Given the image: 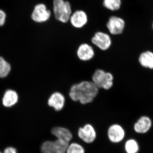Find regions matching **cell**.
<instances>
[{"label":"cell","mask_w":153,"mask_h":153,"mask_svg":"<svg viewBox=\"0 0 153 153\" xmlns=\"http://www.w3.org/2000/svg\"><path fill=\"white\" fill-rule=\"evenodd\" d=\"M50 10L43 4H40L35 7L32 15V19L37 23H43L49 20L51 16Z\"/></svg>","instance_id":"obj_7"},{"label":"cell","mask_w":153,"mask_h":153,"mask_svg":"<svg viewBox=\"0 0 153 153\" xmlns=\"http://www.w3.org/2000/svg\"><path fill=\"white\" fill-rule=\"evenodd\" d=\"M138 62L143 68L153 70V52L149 50L142 52L138 57Z\"/></svg>","instance_id":"obj_14"},{"label":"cell","mask_w":153,"mask_h":153,"mask_svg":"<svg viewBox=\"0 0 153 153\" xmlns=\"http://www.w3.org/2000/svg\"><path fill=\"white\" fill-rule=\"evenodd\" d=\"M18 100V94L13 90L7 91L3 98V104L4 106L10 107L17 103Z\"/></svg>","instance_id":"obj_16"},{"label":"cell","mask_w":153,"mask_h":153,"mask_svg":"<svg viewBox=\"0 0 153 153\" xmlns=\"http://www.w3.org/2000/svg\"><path fill=\"white\" fill-rule=\"evenodd\" d=\"M66 99L61 92L56 91L49 97L48 100V105L54 108L56 111L61 110L65 105Z\"/></svg>","instance_id":"obj_10"},{"label":"cell","mask_w":153,"mask_h":153,"mask_svg":"<svg viewBox=\"0 0 153 153\" xmlns=\"http://www.w3.org/2000/svg\"><path fill=\"white\" fill-rule=\"evenodd\" d=\"M108 136L110 140L112 142H120L124 137L125 131L121 126L113 125L108 129Z\"/></svg>","instance_id":"obj_12"},{"label":"cell","mask_w":153,"mask_h":153,"mask_svg":"<svg viewBox=\"0 0 153 153\" xmlns=\"http://www.w3.org/2000/svg\"><path fill=\"white\" fill-rule=\"evenodd\" d=\"M125 150L127 153H137L139 150L138 144L135 140H128L126 143Z\"/></svg>","instance_id":"obj_19"},{"label":"cell","mask_w":153,"mask_h":153,"mask_svg":"<svg viewBox=\"0 0 153 153\" xmlns=\"http://www.w3.org/2000/svg\"><path fill=\"white\" fill-rule=\"evenodd\" d=\"M6 14L4 11L0 10V26H3L5 22Z\"/></svg>","instance_id":"obj_21"},{"label":"cell","mask_w":153,"mask_h":153,"mask_svg":"<svg viewBox=\"0 0 153 153\" xmlns=\"http://www.w3.org/2000/svg\"><path fill=\"white\" fill-rule=\"evenodd\" d=\"M113 74L102 69H97L92 75V81L98 88L109 90L113 85Z\"/></svg>","instance_id":"obj_3"},{"label":"cell","mask_w":153,"mask_h":153,"mask_svg":"<svg viewBox=\"0 0 153 153\" xmlns=\"http://www.w3.org/2000/svg\"><path fill=\"white\" fill-rule=\"evenodd\" d=\"M78 136L85 142L90 143L95 139L96 134L92 126L87 124L83 128H79Z\"/></svg>","instance_id":"obj_11"},{"label":"cell","mask_w":153,"mask_h":153,"mask_svg":"<svg viewBox=\"0 0 153 153\" xmlns=\"http://www.w3.org/2000/svg\"><path fill=\"white\" fill-rule=\"evenodd\" d=\"M11 70L10 65L2 57H0V77H6Z\"/></svg>","instance_id":"obj_18"},{"label":"cell","mask_w":153,"mask_h":153,"mask_svg":"<svg viewBox=\"0 0 153 153\" xmlns=\"http://www.w3.org/2000/svg\"><path fill=\"white\" fill-rule=\"evenodd\" d=\"M53 12L57 21L63 23L69 21L72 14L71 4L64 0L53 1Z\"/></svg>","instance_id":"obj_2"},{"label":"cell","mask_w":153,"mask_h":153,"mask_svg":"<svg viewBox=\"0 0 153 153\" xmlns=\"http://www.w3.org/2000/svg\"><path fill=\"white\" fill-rule=\"evenodd\" d=\"M66 153H85L82 146L76 143H73L68 146Z\"/></svg>","instance_id":"obj_20"},{"label":"cell","mask_w":153,"mask_h":153,"mask_svg":"<svg viewBox=\"0 0 153 153\" xmlns=\"http://www.w3.org/2000/svg\"><path fill=\"white\" fill-rule=\"evenodd\" d=\"M0 153H1V152H0Z\"/></svg>","instance_id":"obj_24"},{"label":"cell","mask_w":153,"mask_h":153,"mask_svg":"<svg viewBox=\"0 0 153 153\" xmlns=\"http://www.w3.org/2000/svg\"><path fill=\"white\" fill-rule=\"evenodd\" d=\"M88 21L87 14L82 10H79L71 14L69 19L70 23L74 27L80 29L86 25Z\"/></svg>","instance_id":"obj_8"},{"label":"cell","mask_w":153,"mask_h":153,"mask_svg":"<svg viewBox=\"0 0 153 153\" xmlns=\"http://www.w3.org/2000/svg\"><path fill=\"white\" fill-rule=\"evenodd\" d=\"M69 143L57 139L55 141H46L42 144L41 150L43 153H66Z\"/></svg>","instance_id":"obj_4"},{"label":"cell","mask_w":153,"mask_h":153,"mask_svg":"<svg viewBox=\"0 0 153 153\" xmlns=\"http://www.w3.org/2000/svg\"><path fill=\"white\" fill-rule=\"evenodd\" d=\"M152 28H153V24H152Z\"/></svg>","instance_id":"obj_23"},{"label":"cell","mask_w":153,"mask_h":153,"mask_svg":"<svg viewBox=\"0 0 153 153\" xmlns=\"http://www.w3.org/2000/svg\"><path fill=\"white\" fill-rule=\"evenodd\" d=\"M76 53L78 58L82 61H89L95 55L93 47L86 43L80 44L77 48Z\"/></svg>","instance_id":"obj_9"},{"label":"cell","mask_w":153,"mask_h":153,"mask_svg":"<svg viewBox=\"0 0 153 153\" xmlns=\"http://www.w3.org/2000/svg\"><path fill=\"white\" fill-rule=\"evenodd\" d=\"M152 125L151 119L146 116H143L134 125V130L137 133H146L149 130Z\"/></svg>","instance_id":"obj_13"},{"label":"cell","mask_w":153,"mask_h":153,"mask_svg":"<svg viewBox=\"0 0 153 153\" xmlns=\"http://www.w3.org/2000/svg\"><path fill=\"white\" fill-rule=\"evenodd\" d=\"M94 45L102 51H106L112 44V41L109 35L102 32H97L91 38Z\"/></svg>","instance_id":"obj_5"},{"label":"cell","mask_w":153,"mask_h":153,"mask_svg":"<svg viewBox=\"0 0 153 153\" xmlns=\"http://www.w3.org/2000/svg\"><path fill=\"white\" fill-rule=\"evenodd\" d=\"M102 4L105 8L115 11L120 9L122 2L121 0H103Z\"/></svg>","instance_id":"obj_17"},{"label":"cell","mask_w":153,"mask_h":153,"mask_svg":"<svg viewBox=\"0 0 153 153\" xmlns=\"http://www.w3.org/2000/svg\"><path fill=\"white\" fill-rule=\"evenodd\" d=\"M4 153H17V151L15 148L8 147L4 151Z\"/></svg>","instance_id":"obj_22"},{"label":"cell","mask_w":153,"mask_h":153,"mask_svg":"<svg viewBox=\"0 0 153 153\" xmlns=\"http://www.w3.org/2000/svg\"><path fill=\"white\" fill-rule=\"evenodd\" d=\"M98 93L99 88L92 81L85 80L72 85L68 95L73 101L85 105L92 102Z\"/></svg>","instance_id":"obj_1"},{"label":"cell","mask_w":153,"mask_h":153,"mask_svg":"<svg viewBox=\"0 0 153 153\" xmlns=\"http://www.w3.org/2000/svg\"><path fill=\"white\" fill-rule=\"evenodd\" d=\"M52 133L57 138V139L62 140L67 143H69L72 138L71 132L64 128L55 127L52 129Z\"/></svg>","instance_id":"obj_15"},{"label":"cell","mask_w":153,"mask_h":153,"mask_svg":"<svg viewBox=\"0 0 153 153\" xmlns=\"http://www.w3.org/2000/svg\"><path fill=\"white\" fill-rule=\"evenodd\" d=\"M124 20L119 17L112 16L108 19L106 27L109 33L112 35H119L123 33L125 28Z\"/></svg>","instance_id":"obj_6"}]
</instances>
